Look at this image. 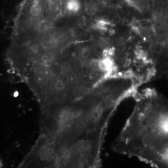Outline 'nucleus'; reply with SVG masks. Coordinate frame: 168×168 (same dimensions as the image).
<instances>
[{
  "label": "nucleus",
  "instance_id": "obj_11",
  "mask_svg": "<svg viewBox=\"0 0 168 168\" xmlns=\"http://www.w3.org/2000/svg\"><path fill=\"white\" fill-rule=\"evenodd\" d=\"M18 94H19V93H18L17 92H15V93H14V95L15 97H17L18 95Z\"/></svg>",
  "mask_w": 168,
  "mask_h": 168
},
{
  "label": "nucleus",
  "instance_id": "obj_8",
  "mask_svg": "<svg viewBox=\"0 0 168 168\" xmlns=\"http://www.w3.org/2000/svg\"><path fill=\"white\" fill-rule=\"evenodd\" d=\"M66 96V93L65 92L62 91L56 94V98L57 100H61L65 98Z\"/></svg>",
  "mask_w": 168,
  "mask_h": 168
},
{
  "label": "nucleus",
  "instance_id": "obj_2",
  "mask_svg": "<svg viewBox=\"0 0 168 168\" xmlns=\"http://www.w3.org/2000/svg\"><path fill=\"white\" fill-rule=\"evenodd\" d=\"M90 146V143L87 141L80 140L77 142L76 148L79 151H86L89 148Z\"/></svg>",
  "mask_w": 168,
  "mask_h": 168
},
{
  "label": "nucleus",
  "instance_id": "obj_9",
  "mask_svg": "<svg viewBox=\"0 0 168 168\" xmlns=\"http://www.w3.org/2000/svg\"><path fill=\"white\" fill-rule=\"evenodd\" d=\"M146 118V115L144 113H139L137 115V119L140 121H144Z\"/></svg>",
  "mask_w": 168,
  "mask_h": 168
},
{
  "label": "nucleus",
  "instance_id": "obj_7",
  "mask_svg": "<svg viewBox=\"0 0 168 168\" xmlns=\"http://www.w3.org/2000/svg\"><path fill=\"white\" fill-rule=\"evenodd\" d=\"M144 113L145 114H149L152 111V107L149 104L146 105L144 107Z\"/></svg>",
  "mask_w": 168,
  "mask_h": 168
},
{
  "label": "nucleus",
  "instance_id": "obj_5",
  "mask_svg": "<svg viewBox=\"0 0 168 168\" xmlns=\"http://www.w3.org/2000/svg\"><path fill=\"white\" fill-rule=\"evenodd\" d=\"M54 87L56 89L59 91H62L65 88V84L62 80H58L55 84Z\"/></svg>",
  "mask_w": 168,
  "mask_h": 168
},
{
  "label": "nucleus",
  "instance_id": "obj_10",
  "mask_svg": "<svg viewBox=\"0 0 168 168\" xmlns=\"http://www.w3.org/2000/svg\"><path fill=\"white\" fill-rule=\"evenodd\" d=\"M55 142V139L54 138L50 137L49 138L47 139L46 142L49 144H53Z\"/></svg>",
  "mask_w": 168,
  "mask_h": 168
},
{
  "label": "nucleus",
  "instance_id": "obj_6",
  "mask_svg": "<svg viewBox=\"0 0 168 168\" xmlns=\"http://www.w3.org/2000/svg\"><path fill=\"white\" fill-rule=\"evenodd\" d=\"M108 23L107 22L103 20H100L97 24V27L100 29H105L107 28Z\"/></svg>",
  "mask_w": 168,
  "mask_h": 168
},
{
  "label": "nucleus",
  "instance_id": "obj_3",
  "mask_svg": "<svg viewBox=\"0 0 168 168\" xmlns=\"http://www.w3.org/2000/svg\"><path fill=\"white\" fill-rule=\"evenodd\" d=\"M153 137L151 135H146L142 138V142L145 146H150L153 144Z\"/></svg>",
  "mask_w": 168,
  "mask_h": 168
},
{
  "label": "nucleus",
  "instance_id": "obj_4",
  "mask_svg": "<svg viewBox=\"0 0 168 168\" xmlns=\"http://www.w3.org/2000/svg\"><path fill=\"white\" fill-rule=\"evenodd\" d=\"M61 69L63 72L67 73L70 71L71 66L69 63L63 62L61 65Z\"/></svg>",
  "mask_w": 168,
  "mask_h": 168
},
{
  "label": "nucleus",
  "instance_id": "obj_1",
  "mask_svg": "<svg viewBox=\"0 0 168 168\" xmlns=\"http://www.w3.org/2000/svg\"><path fill=\"white\" fill-rule=\"evenodd\" d=\"M76 116L71 111H65L60 115L61 124L65 127L69 128L73 125L75 121Z\"/></svg>",
  "mask_w": 168,
  "mask_h": 168
}]
</instances>
